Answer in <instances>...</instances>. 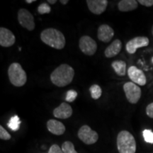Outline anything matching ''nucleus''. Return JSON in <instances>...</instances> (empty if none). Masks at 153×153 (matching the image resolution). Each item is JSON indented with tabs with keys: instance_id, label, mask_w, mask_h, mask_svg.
<instances>
[{
	"instance_id": "obj_6",
	"label": "nucleus",
	"mask_w": 153,
	"mask_h": 153,
	"mask_svg": "<svg viewBox=\"0 0 153 153\" xmlns=\"http://www.w3.org/2000/svg\"><path fill=\"white\" fill-rule=\"evenodd\" d=\"M78 137L86 145H92L97 142L99 135L97 132L91 130L89 126L85 125L80 128L77 133Z\"/></svg>"
},
{
	"instance_id": "obj_23",
	"label": "nucleus",
	"mask_w": 153,
	"mask_h": 153,
	"mask_svg": "<svg viewBox=\"0 0 153 153\" xmlns=\"http://www.w3.org/2000/svg\"><path fill=\"white\" fill-rule=\"evenodd\" d=\"M37 10L40 14H45L51 12V8L48 3H42L38 7Z\"/></svg>"
},
{
	"instance_id": "obj_19",
	"label": "nucleus",
	"mask_w": 153,
	"mask_h": 153,
	"mask_svg": "<svg viewBox=\"0 0 153 153\" xmlns=\"http://www.w3.org/2000/svg\"><path fill=\"white\" fill-rule=\"evenodd\" d=\"M21 125V120L19 119V116L15 115V116H12L10 119H9L8 123H7V126L10 128L11 131H17L20 128Z\"/></svg>"
},
{
	"instance_id": "obj_28",
	"label": "nucleus",
	"mask_w": 153,
	"mask_h": 153,
	"mask_svg": "<svg viewBox=\"0 0 153 153\" xmlns=\"http://www.w3.org/2000/svg\"><path fill=\"white\" fill-rule=\"evenodd\" d=\"M137 2L146 7H150L153 6V0H139Z\"/></svg>"
},
{
	"instance_id": "obj_13",
	"label": "nucleus",
	"mask_w": 153,
	"mask_h": 153,
	"mask_svg": "<svg viewBox=\"0 0 153 153\" xmlns=\"http://www.w3.org/2000/svg\"><path fill=\"white\" fill-rule=\"evenodd\" d=\"M114 36V30L110 26L102 24L99 26L97 31V37L99 41L104 43H109Z\"/></svg>"
},
{
	"instance_id": "obj_3",
	"label": "nucleus",
	"mask_w": 153,
	"mask_h": 153,
	"mask_svg": "<svg viewBox=\"0 0 153 153\" xmlns=\"http://www.w3.org/2000/svg\"><path fill=\"white\" fill-rule=\"evenodd\" d=\"M117 148L119 153H135L136 142L135 137L128 131H120L117 136Z\"/></svg>"
},
{
	"instance_id": "obj_24",
	"label": "nucleus",
	"mask_w": 153,
	"mask_h": 153,
	"mask_svg": "<svg viewBox=\"0 0 153 153\" xmlns=\"http://www.w3.org/2000/svg\"><path fill=\"white\" fill-rule=\"evenodd\" d=\"M76 97H77V92L74 89H70V90L68 91V92L66 94L65 100L70 103L73 102L76 99Z\"/></svg>"
},
{
	"instance_id": "obj_21",
	"label": "nucleus",
	"mask_w": 153,
	"mask_h": 153,
	"mask_svg": "<svg viewBox=\"0 0 153 153\" xmlns=\"http://www.w3.org/2000/svg\"><path fill=\"white\" fill-rule=\"evenodd\" d=\"M62 150L64 153H77L74 149V145L70 141H65L62 145Z\"/></svg>"
},
{
	"instance_id": "obj_25",
	"label": "nucleus",
	"mask_w": 153,
	"mask_h": 153,
	"mask_svg": "<svg viewBox=\"0 0 153 153\" xmlns=\"http://www.w3.org/2000/svg\"><path fill=\"white\" fill-rule=\"evenodd\" d=\"M0 139L4 140H8L11 139V135L6 131L2 126H0Z\"/></svg>"
},
{
	"instance_id": "obj_20",
	"label": "nucleus",
	"mask_w": 153,
	"mask_h": 153,
	"mask_svg": "<svg viewBox=\"0 0 153 153\" xmlns=\"http://www.w3.org/2000/svg\"><path fill=\"white\" fill-rule=\"evenodd\" d=\"M89 91H90L91 98L95 100L100 98L101 94H102L101 88L98 85H93L91 86V87L89 88Z\"/></svg>"
},
{
	"instance_id": "obj_15",
	"label": "nucleus",
	"mask_w": 153,
	"mask_h": 153,
	"mask_svg": "<svg viewBox=\"0 0 153 153\" xmlns=\"http://www.w3.org/2000/svg\"><path fill=\"white\" fill-rule=\"evenodd\" d=\"M47 128L49 132L56 135H61L65 132L64 124L54 119H51L47 122Z\"/></svg>"
},
{
	"instance_id": "obj_17",
	"label": "nucleus",
	"mask_w": 153,
	"mask_h": 153,
	"mask_svg": "<svg viewBox=\"0 0 153 153\" xmlns=\"http://www.w3.org/2000/svg\"><path fill=\"white\" fill-rule=\"evenodd\" d=\"M138 2L135 0H121L118 4V10L122 12H128L135 10L137 8Z\"/></svg>"
},
{
	"instance_id": "obj_9",
	"label": "nucleus",
	"mask_w": 153,
	"mask_h": 153,
	"mask_svg": "<svg viewBox=\"0 0 153 153\" xmlns=\"http://www.w3.org/2000/svg\"><path fill=\"white\" fill-rule=\"evenodd\" d=\"M150 43V40L145 36H137L132 38L126 45V50L129 54H134L138 48L147 47Z\"/></svg>"
},
{
	"instance_id": "obj_27",
	"label": "nucleus",
	"mask_w": 153,
	"mask_h": 153,
	"mask_svg": "<svg viewBox=\"0 0 153 153\" xmlns=\"http://www.w3.org/2000/svg\"><path fill=\"white\" fill-rule=\"evenodd\" d=\"M146 114L148 115V117L150 118H153V102L150 103L146 107Z\"/></svg>"
},
{
	"instance_id": "obj_18",
	"label": "nucleus",
	"mask_w": 153,
	"mask_h": 153,
	"mask_svg": "<svg viewBox=\"0 0 153 153\" xmlns=\"http://www.w3.org/2000/svg\"><path fill=\"white\" fill-rule=\"evenodd\" d=\"M111 67L114 72L118 76H123L126 74V63L123 60H115L111 63Z\"/></svg>"
},
{
	"instance_id": "obj_8",
	"label": "nucleus",
	"mask_w": 153,
	"mask_h": 153,
	"mask_svg": "<svg viewBox=\"0 0 153 153\" xmlns=\"http://www.w3.org/2000/svg\"><path fill=\"white\" fill-rule=\"evenodd\" d=\"M79 47L84 54L89 56L94 55L97 51V42L89 36H83L80 38Z\"/></svg>"
},
{
	"instance_id": "obj_5",
	"label": "nucleus",
	"mask_w": 153,
	"mask_h": 153,
	"mask_svg": "<svg viewBox=\"0 0 153 153\" xmlns=\"http://www.w3.org/2000/svg\"><path fill=\"white\" fill-rule=\"evenodd\" d=\"M123 90L128 102L133 104H137L138 102L142 93L139 86L132 82H128L124 84Z\"/></svg>"
},
{
	"instance_id": "obj_26",
	"label": "nucleus",
	"mask_w": 153,
	"mask_h": 153,
	"mask_svg": "<svg viewBox=\"0 0 153 153\" xmlns=\"http://www.w3.org/2000/svg\"><path fill=\"white\" fill-rule=\"evenodd\" d=\"M48 153H64L62 150V148H60L58 145L56 144H54L51 145V147L50 148L48 152Z\"/></svg>"
},
{
	"instance_id": "obj_16",
	"label": "nucleus",
	"mask_w": 153,
	"mask_h": 153,
	"mask_svg": "<svg viewBox=\"0 0 153 153\" xmlns=\"http://www.w3.org/2000/svg\"><path fill=\"white\" fill-rule=\"evenodd\" d=\"M122 48V42L119 39H116L106 48L104 51L105 56L111 58L116 56L120 52Z\"/></svg>"
},
{
	"instance_id": "obj_30",
	"label": "nucleus",
	"mask_w": 153,
	"mask_h": 153,
	"mask_svg": "<svg viewBox=\"0 0 153 153\" xmlns=\"http://www.w3.org/2000/svg\"><path fill=\"white\" fill-rule=\"evenodd\" d=\"M57 2L56 0H48V3L51 4H55Z\"/></svg>"
},
{
	"instance_id": "obj_22",
	"label": "nucleus",
	"mask_w": 153,
	"mask_h": 153,
	"mask_svg": "<svg viewBox=\"0 0 153 153\" xmlns=\"http://www.w3.org/2000/svg\"><path fill=\"white\" fill-rule=\"evenodd\" d=\"M143 136L145 142L150 143V144H153V132L152 130H144L143 132Z\"/></svg>"
},
{
	"instance_id": "obj_10",
	"label": "nucleus",
	"mask_w": 153,
	"mask_h": 153,
	"mask_svg": "<svg viewBox=\"0 0 153 153\" xmlns=\"http://www.w3.org/2000/svg\"><path fill=\"white\" fill-rule=\"evenodd\" d=\"M128 75L132 82L140 86L146 85L147 79L143 71L135 66H131L128 70Z\"/></svg>"
},
{
	"instance_id": "obj_2",
	"label": "nucleus",
	"mask_w": 153,
	"mask_h": 153,
	"mask_svg": "<svg viewBox=\"0 0 153 153\" xmlns=\"http://www.w3.org/2000/svg\"><path fill=\"white\" fill-rule=\"evenodd\" d=\"M41 39L43 43L57 50H62L65 46V37L62 32L53 28L43 30L41 33Z\"/></svg>"
},
{
	"instance_id": "obj_12",
	"label": "nucleus",
	"mask_w": 153,
	"mask_h": 153,
	"mask_svg": "<svg viewBox=\"0 0 153 153\" xmlns=\"http://www.w3.org/2000/svg\"><path fill=\"white\" fill-rule=\"evenodd\" d=\"M86 3L91 13L99 15L106 10L108 1L107 0H87Z\"/></svg>"
},
{
	"instance_id": "obj_1",
	"label": "nucleus",
	"mask_w": 153,
	"mask_h": 153,
	"mask_svg": "<svg viewBox=\"0 0 153 153\" xmlns=\"http://www.w3.org/2000/svg\"><path fill=\"white\" fill-rule=\"evenodd\" d=\"M74 76V69L68 64H62L51 73V80L57 87H63L71 83Z\"/></svg>"
},
{
	"instance_id": "obj_4",
	"label": "nucleus",
	"mask_w": 153,
	"mask_h": 153,
	"mask_svg": "<svg viewBox=\"0 0 153 153\" xmlns=\"http://www.w3.org/2000/svg\"><path fill=\"white\" fill-rule=\"evenodd\" d=\"M8 76L10 82L15 87H23L27 81L26 72L18 62L10 65L8 69Z\"/></svg>"
},
{
	"instance_id": "obj_31",
	"label": "nucleus",
	"mask_w": 153,
	"mask_h": 153,
	"mask_svg": "<svg viewBox=\"0 0 153 153\" xmlns=\"http://www.w3.org/2000/svg\"><path fill=\"white\" fill-rule=\"evenodd\" d=\"M36 0H26V2L28 4H31L33 2H35Z\"/></svg>"
},
{
	"instance_id": "obj_7",
	"label": "nucleus",
	"mask_w": 153,
	"mask_h": 153,
	"mask_svg": "<svg viewBox=\"0 0 153 153\" xmlns=\"http://www.w3.org/2000/svg\"><path fill=\"white\" fill-rule=\"evenodd\" d=\"M18 22L23 28L32 31L35 29V22L33 14L26 9H20L18 11Z\"/></svg>"
},
{
	"instance_id": "obj_11",
	"label": "nucleus",
	"mask_w": 153,
	"mask_h": 153,
	"mask_svg": "<svg viewBox=\"0 0 153 153\" xmlns=\"http://www.w3.org/2000/svg\"><path fill=\"white\" fill-rule=\"evenodd\" d=\"M16 41L14 33L8 28H0V45L4 48L12 46Z\"/></svg>"
},
{
	"instance_id": "obj_14",
	"label": "nucleus",
	"mask_w": 153,
	"mask_h": 153,
	"mask_svg": "<svg viewBox=\"0 0 153 153\" xmlns=\"http://www.w3.org/2000/svg\"><path fill=\"white\" fill-rule=\"evenodd\" d=\"M55 117L60 119H67L72 115V108L70 105L67 103H62L60 106L55 108L53 111Z\"/></svg>"
},
{
	"instance_id": "obj_29",
	"label": "nucleus",
	"mask_w": 153,
	"mask_h": 153,
	"mask_svg": "<svg viewBox=\"0 0 153 153\" xmlns=\"http://www.w3.org/2000/svg\"><path fill=\"white\" fill-rule=\"evenodd\" d=\"M60 2L61 4H67L69 2V1L68 0H65V1H64V0H60Z\"/></svg>"
},
{
	"instance_id": "obj_33",
	"label": "nucleus",
	"mask_w": 153,
	"mask_h": 153,
	"mask_svg": "<svg viewBox=\"0 0 153 153\" xmlns=\"http://www.w3.org/2000/svg\"><path fill=\"white\" fill-rule=\"evenodd\" d=\"M152 36H153V26H152Z\"/></svg>"
},
{
	"instance_id": "obj_32",
	"label": "nucleus",
	"mask_w": 153,
	"mask_h": 153,
	"mask_svg": "<svg viewBox=\"0 0 153 153\" xmlns=\"http://www.w3.org/2000/svg\"><path fill=\"white\" fill-rule=\"evenodd\" d=\"M151 62H152V63L153 64V56L152 57V58H151Z\"/></svg>"
}]
</instances>
